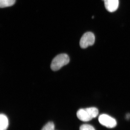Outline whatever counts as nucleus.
<instances>
[{"instance_id": "6", "label": "nucleus", "mask_w": 130, "mask_h": 130, "mask_svg": "<svg viewBox=\"0 0 130 130\" xmlns=\"http://www.w3.org/2000/svg\"><path fill=\"white\" fill-rule=\"evenodd\" d=\"M9 125V121L7 116L4 114L0 115V130H6Z\"/></svg>"}, {"instance_id": "1", "label": "nucleus", "mask_w": 130, "mask_h": 130, "mask_svg": "<svg viewBox=\"0 0 130 130\" xmlns=\"http://www.w3.org/2000/svg\"><path fill=\"white\" fill-rule=\"evenodd\" d=\"M98 114V110L95 107L80 109L77 112V116L83 121H88L96 118Z\"/></svg>"}, {"instance_id": "10", "label": "nucleus", "mask_w": 130, "mask_h": 130, "mask_svg": "<svg viewBox=\"0 0 130 130\" xmlns=\"http://www.w3.org/2000/svg\"><path fill=\"white\" fill-rule=\"evenodd\" d=\"M130 118V114H128L127 115H126V118L129 119Z\"/></svg>"}, {"instance_id": "8", "label": "nucleus", "mask_w": 130, "mask_h": 130, "mask_svg": "<svg viewBox=\"0 0 130 130\" xmlns=\"http://www.w3.org/2000/svg\"><path fill=\"white\" fill-rule=\"evenodd\" d=\"M41 130H55L54 124L53 122H48L43 126Z\"/></svg>"}, {"instance_id": "5", "label": "nucleus", "mask_w": 130, "mask_h": 130, "mask_svg": "<svg viewBox=\"0 0 130 130\" xmlns=\"http://www.w3.org/2000/svg\"><path fill=\"white\" fill-rule=\"evenodd\" d=\"M105 8L108 11L112 12L116 11L119 5V0H104Z\"/></svg>"}, {"instance_id": "3", "label": "nucleus", "mask_w": 130, "mask_h": 130, "mask_svg": "<svg viewBox=\"0 0 130 130\" xmlns=\"http://www.w3.org/2000/svg\"><path fill=\"white\" fill-rule=\"evenodd\" d=\"M95 41L94 35L92 32H86L81 38L79 45L81 48H85L89 46H92Z\"/></svg>"}, {"instance_id": "9", "label": "nucleus", "mask_w": 130, "mask_h": 130, "mask_svg": "<svg viewBox=\"0 0 130 130\" xmlns=\"http://www.w3.org/2000/svg\"><path fill=\"white\" fill-rule=\"evenodd\" d=\"M79 130H95L92 125L88 124L83 125L79 128Z\"/></svg>"}, {"instance_id": "4", "label": "nucleus", "mask_w": 130, "mask_h": 130, "mask_svg": "<svg viewBox=\"0 0 130 130\" xmlns=\"http://www.w3.org/2000/svg\"><path fill=\"white\" fill-rule=\"evenodd\" d=\"M98 120L101 124L107 128H113L117 125V122L115 119L105 114L100 115Z\"/></svg>"}, {"instance_id": "7", "label": "nucleus", "mask_w": 130, "mask_h": 130, "mask_svg": "<svg viewBox=\"0 0 130 130\" xmlns=\"http://www.w3.org/2000/svg\"><path fill=\"white\" fill-rule=\"evenodd\" d=\"M16 0H0V7L1 8L11 6L14 5Z\"/></svg>"}, {"instance_id": "2", "label": "nucleus", "mask_w": 130, "mask_h": 130, "mask_svg": "<svg viewBox=\"0 0 130 130\" xmlns=\"http://www.w3.org/2000/svg\"><path fill=\"white\" fill-rule=\"evenodd\" d=\"M69 56L66 54H60L57 55L52 60L51 64V70L57 71L70 62Z\"/></svg>"}]
</instances>
